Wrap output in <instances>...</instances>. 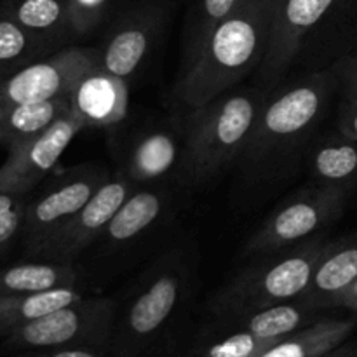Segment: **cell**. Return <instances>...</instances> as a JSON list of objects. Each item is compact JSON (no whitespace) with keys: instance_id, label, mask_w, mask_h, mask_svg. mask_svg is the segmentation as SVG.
I'll list each match as a JSON object with an SVG mask.
<instances>
[{"instance_id":"obj_1","label":"cell","mask_w":357,"mask_h":357,"mask_svg":"<svg viewBox=\"0 0 357 357\" xmlns=\"http://www.w3.org/2000/svg\"><path fill=\"white\" fill-rule=\"evenodd\" d=\"M338 87L335 70H323L282 84L267 94L257 126L237 160L248 187H265L293 173L314 142Z\"/></svg>"},{"instance_id":"obj_2","label":"cell","mask_w":357,"mask_h":357,"mask_svg":"<svg viewBox=\"0 0 357 357\" xmlns=\"http://www.w3.org/2000/svg\"><path fill=\"white\" fill-rule=\"evenodd\" d=\"M274 6L275 0H244L213 28L197 54L183 65L174 87L181 107H204L260 66Z\"/></svg>"},{"instance_id":"obj_3","label":"cell","mask_w":357,"mask_h":357,"mask_svg":"<svg viewBox=\"0 0 357 357\" xmlns=\"http://www.w3.org/2000/svg\"><path fill=\"white\" fill-rule=\"evenodd\" d=\"M267 91H229L204 107L190 110L183 124L185 149L180 181L206 185L239 160L261 114Z\"/></svg>"},{"instance_id":"obj_4","label":"cell","mask_w":357,"mask_h":357,"mask_svg":"<svg viewBox=\"0 0 357 357\" xmlns=\"http://www.w3.org/2000/svg\"><path fill=\"white\" fill-rule=\"evenodd\" d=\"M192 261L181 250L164 253L117 309L112 349L119 357H136L166 331L187 298Z\"/></svg>"},{"instance_id":"obj_5","label":"cell","mask_w":357,"mask_h":357,"mask_svg":"<svg viewBox=\"0 0 357 357\" xmlns=\"http://www.w3.org/2000/svg\"><path fill=\"white\" fill-rule=\"evenodd\" d=\"M328 243L319 237L293 250L260 257L215 293L208 307L211 317L241 316L298 300Z\"/></svg>"},{"instance_id":"obj_6","label":"cell","mask_w":357,"mask_h":357,"mask_svg":"<svg viewBox=\"0 0 357 357\" xmlns=\"http://www.w3.org/2000/svg\"><path fill=\"white\" fill-rule=\"evenodd\" d=\"M117 302L110 296H84L17 328L2 340L10 352L37 349H96L110 345L114 335Z\"/></svg>"},{"instance_id":"obj_7","label":"cell","mask_w":357,"mask_h":357,"mask_svg":"<svg viewBox=\"0 0 357 357\" xmlns=\"http://www.w3.org/2000/svg\"><path fill=\"white\" fill-rule=\"evenodd\" d=\"M349 194L314 183L296 192L267 216L248 241L244 253L260 258L319 239L344 215Z\"/></svg>"},{"instance_id":"obj_8","label":"cell","mask_w":357,"mask_h":357,"mask_svg":"<svg viewBox=\"0 0 357 357\" xmlns=\"http://www.w3.org/2000/svg\"><path fill=\"white\" fill-rule=\"evenodd\" d=\"M108 176L110 171L100 164H80L56 174L42 190L31 192L21 236L26 253L38 258L42 250L61 232Z\"/></svg>"},{"instance_id":"obj_9","label":"cell","mask_w":357,"mask_h":357,"mask_svg":"<svg viewBox=\"0 0 357 357\" xmlns=\"http://www.w3.org/2000/svg\"><path fill=\"white\" fill-rule=\"evenodd\" d=\"M166 13L160 0H138L115 14L96 49L98 66L128 82L155 49Z\"/></svg>"},{"instance_id":"obj_10","label":"cell","mask_w":357,"mask_h":357,"mask_svg":"<svg viewBox=\"0 0 357 357\" xmlns=\"http://www.w3.org/2000/svg\"><path fill=\"white\" fill-rule=\"evenodd\" d=\"M98 65L96 49L66 45L0 80V110L72 93L80 77Z\"/></svg>"},{"instance_id":"obj_11","label":"cell","mask_w":357,"mask_h":357,"mask_svg":"<svg viewBox=\"0 0 357 357\" xmlns=\"http://www.w3.org/2000/svg\"><path fill=\"white\" fill-rule=\"evenodd\" d=\"M335 0H275L267 49L258 66L264 89L271 93L298 54L303 38L326 17Z\"/></svg>"},{"instance_id":"obj_12","label":"cell","mask_w":357,"mask_h":357,"mask_svg":"<svg viewBox=\"0 0 357 357\" xmlns=\"http://www.w3.org/2000/svg\"><path fill=\"white\" fill-rule=\"evenodd\" d=\"M84 128V122L68 112L42 135L7 149V159L0 166V190L30 195Z\"/></svg>"},{"instance_id":"obj_13","label":"cell","mask_w":357,"mask_h":357,"mask_svg":"<svg viewBox=\"0 0 357 357\" xmlns=\"http://www.w3.org/2000/svg\"><path fill=\"white\" fill-rule=\"evenodd\" d=\"M135 185L119 169L91 195L89 201L70 218L61 232L42 250L38 258L56 261H75L82 251L96 243Z\"/></svg>"},{"instance_id":"obj_14","label":"cell","mask_w":357,"mask_h":357,"mask_svg":"<svg viewBox=\"0 0 357 357\" xmlns=\"http://www.w3.org/2000/svg\"><path fill=\"white\" fill-rule=\"evenodd\" d=\"M183 149V128L153 126L135 136L121 169L135 187L167 185L173 178L180 180Z\"/></svg>"},{"instance_id":"obj_15","label":"cell","mask_w":357,"mask_h":357,"mask_svg":"<svg viewBox=\"0 0 357 357\" xmlns=\"http://www.w3.org/2000/svg\"><path fill=\"white\" fill-rule=\"evenodd\" d=\"M171 206L167 185L135 187L96 241L103 253L132 246L155 229Z\"/></svg>"},{"instance_id":"obj_16","label":"cell","mask_w":357,"mask_h":357,"mask_svg":"<svg viewBox=\"0 0 357 357\" xmlns=\"http://www.w3.org/2000/svg\"><path fill=\"white\" fill-rule=\"evenodd\" d=\"M70 103L86 128L112 129L128 117V82L96 65L75 84Z\"/></svg>"},{"instance_id":"obj_17","label":"cell","mask_w":357,"mask_h":357,"mask_svg":"<svg viewBox=\"0 0 357 357\" xmlns=\"http://www.w3.org/2000/svg\"><path fill=\"white\" fill-rule=\"evenodd\" d=\"M357 279V236L328 243L298 302L314 310L337 309L345 289Z\"/></svg>"},{"instance_id":"obj_18","label":"cell","mask_w":357,"mask_h":357,"mask_svg":"<svg viewBox=\"0 0 357 357\" xmlns=\"http://www.w3.org/2000/svg\"><path fill=\"white\" fill-rule=\"evenodd\" d=\"M305 157L314 185L345 192L357 185V142L340 132L314 139Z\"/></svg>"},{"instance_id":"obj_19","label":"cell","mask_w":357,"mask_h":357,"mask_svg":"<svg viewBox=\"0 0 357 357\" xmlns=\"http://www.w3.org/2000/svg\"><path fill=\"white\" fill-rule=\"evenodd\" d=\"M357 319L319 317L314 323L279 338L258 357H323L354 335Z\"/></svg>"},{"instance_id":"obj_20","label":"cell","mask_w":357,"mask_h":357,"mask_svg":"<svg viewBox=\"0 0 357 357\" xmlns=\"http://www.w3.org/2000/svg\"><path fill=\"white\" fill-rule=\"evenodd\" d=\"M79 267L73 261L38 260L20 261L0 268V296L80 288Z\"/></svg>"},{"instance_id":"obj_21","label":"cell","mask_w":357,"mask_h":357,"mask_svg":"<svg viewBox=\"0 0 357 357\" xmlns=\"http://www.w3.org/2000/svg\"><path fill=\"white\" fill-rule=\"evenodd\" d=\"M68 112H72L70 94L0 110V145L13 149L35 138Z\"/></svg>"},{"instance_id":"obj_22","label":"cell","mask_w":357,"mask_h":357,"mask_svg":"<svg viewBox=\"0 0 357 357\" xmlns=\"http://www.w3.org/2000/svg\"><path fill=\"white\" fill-rule=\"evenodd\" d=\"M0 10L56 49L73 38L68 0H3Z\"/></svg>"},{"instance_id":"obj_23","label":"cell","mask_w":357,"mask_h":357,"mask_svg":"<svg viewBox=\"0 0 357 357\" xmlns=\"http://www.w3.org/2000/svg\"><path fill=\"white\" fill-rule=\"evenodd\" d=\"M86 296L80 288H59L51 291L0 296V342L17 328L75 303Z\"/></svg>"},{"instance_id":"obj_24","label":"cell","mask_w":357,"mask_h":357,"mask_svg":"<svg viewBox=\"0 0 357 357\" xmlns=\"http://www.w3.org/2000/svg\"><path fill=\"white\" fill-rule=\"evenodd\" d=\"M58 51L0 10V80Z\"/></svg>"},{"instance_id":"obj_25","label":"cell","mask_w":357,"mask_h":357,"mask_svg":"<svg viewBox=\"0 0 357 357\" xmlns=\"http://www.w3.org/2000/svg\"><path fill=\"white\" fill-rule=\"evenodd\" d=\"M243 2L244 0H188L183 65H187L197 54L213 28L232 14Z\"/></svg>"},{"instance_id":"obj_26","label":"cell","mask_w":357,"mask_h":357,"mask_svg":"<svg viewBox=\"0 0 357 357\" xmlns=\"http://www.w3.org/2000/svg\"><path fill=\"white\" fill-rule=\"evenodd\" d=\"M28 195L0 190V260L23 236Z\"/></svg>"},{"instance_id":"obj_27","label":"cell","mask_w":357,"mask_h":357,"mask_svg":"<svg viewBox=\"0 0 357 357\" xmlns=\"http://www.w3.org/2000/svg\"><path fill=\"white\" fill-rule=\"evenodd\" d=\"M115 0H68L73 37H87L114 17Z\"/></svg>"},{"instance_id":"obj_28","label":"cell","mask_w":357,"mask_h":357,"mask_svg":"<svg viewBox=\"0 0 357 357\" xmlns=\"http://www.w3.org/2000/svg\"><path fill=\"white\" fill-rule=\"evenodd\" d=\"M333 70L337 73L338 86L344 89V96H357V51L344 56Z\"/></svg>"},{"instance_id":"obj_29","label":"cell","mask_w":357,"mask_h":357,"mask_svg":"<svg viewBox=\"0 0 357 357\" xmlns=\"http://www.w3.org/2000/svg\"><path fill=\"white\" fill-rule=\"evenodd\" d=\"M338 132L357 142V96H344L338 112Z\"/></svg>"},{"instance_id":"obj_30","label":"cell","mask_w":357,"mask_h":357,"mask_svg":"<svg viewBox=\"0 0 357 357\" xmlns=\"http://www.w3.org/2000/svg\"><path fill=\"white\" fill-rule=\"evenodd\" d=\"M9 357H105L103 351L96 349H37V351L13 352Z\"/></svg>"},{"instance_id":"obj_31","label":"cell","mask_w":357,"mask_h":357,"mask_svg":"<svg viewBox=\"0 0 357 357\" xmlns=\"http://www.w3.org/2000/svg\"><path fill=\"white\" fill-rule=\"evenodd\" d=\"M337 309H345V310H351L352 314L357 316V279L345 289L344 295L338 298L337 302Z\"/></svg>"},{"instance_id":"obj_32","label":"cell","mask_w":357,"mask_h":357,"mask_svg":"<svg viewBox=\"0 0 357 357\" xmlns=\"http://www.w3.org/2000/svg\"><path fill=\"white\" fill-rule=\"evenodd\" d=\"M323 357H357V340H351V338H349L345 344L333 349V351L328 352V354Z\"/></svg>"},{"instance_id":"obj_33","label":"cell","mask_w":357,"mask_h":357,"mask_svg":"<svg viewBox=\"0 0 357 357\" xmlns=\"http://www.w3.org/2000/svg\"><path fill=\"white\" fill-rule=\"evenodd\" d=\"M352 2H356V0H335V6H347Z\"/></svg>"}]
</instances>
